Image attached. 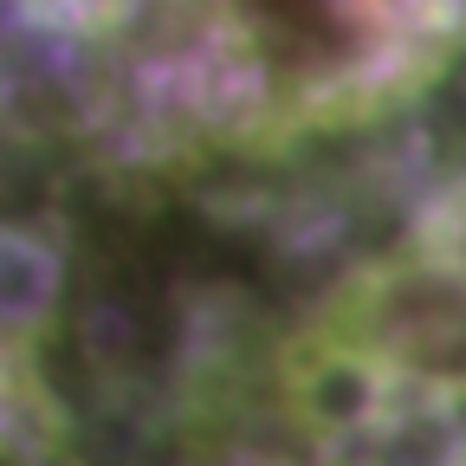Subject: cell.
Here are the masks:
<instances>
[{"instance_id":"1","label":"cell","mask_w":466,"mask_h":466,"mask_svg":"<svg viewBox=\"0 0 466 466\" xmlns=\"http://www.w3.org/2000/svg\"><path fill=\"white\" fill-rule=\"evenodd\" d=\"M466 0H130L116 116L143 156H266L401 104Z\"/></svg>"},{"instance_id":"2","label":"cell","mask_w":466,"mask_h":466,"mask_svg":"<svg viewBox=\"0 0 466 466\" xmlns=\"http://www.w3.org/2000/svg\"><path fill=\"white\" fill-rule=\"evenodd\" d=\"M415 240L466 279V168L453 175V182H441V195H434L428 214L415 220Z\"/></svg>"}]
</instances>
